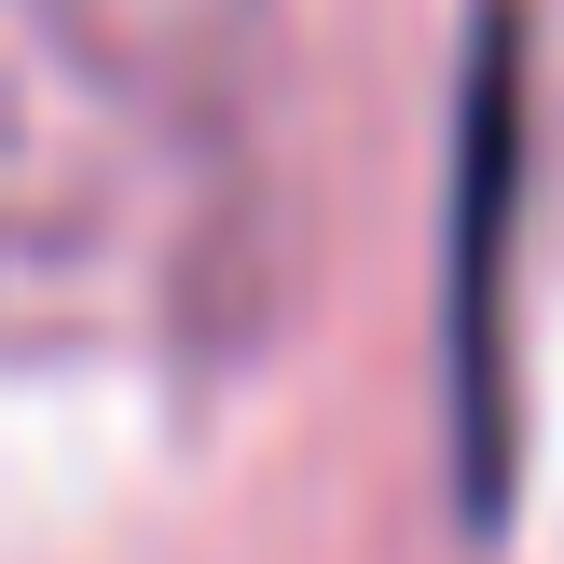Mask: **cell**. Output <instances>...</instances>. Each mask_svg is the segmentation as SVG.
Returning <instances> with one entry per match:
<instances>
[{"mask_svg": "<svg viewBox=\"0 0 564 564\" xmlns=\"http://www.w3.org/2000/svg\"><path fill=\"white\" fill-rule=\"evenodd\" d=\"M510 180H523V14L496 0V14L468 28V110H455V290H441L468 496H496V248H510Z\"/></svg>", "mask_w": 564, "mask_h": 564, "instance_id": "obj_1", "label": "cell"}]
</instances>
